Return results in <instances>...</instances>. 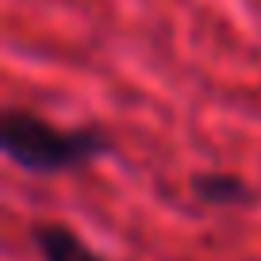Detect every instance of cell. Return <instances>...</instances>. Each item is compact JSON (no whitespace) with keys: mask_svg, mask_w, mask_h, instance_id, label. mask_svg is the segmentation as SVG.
<instances>
[{"mask_svg":"<svg viewBox=\"0 0 261 261\" xmlns=\"http://www.w3.org/2000/svg\"><path fill=\"white\" fill-rule=\"evenodd\" d=\"M0 146L12 165L35 177L89 169L92 162L115 150V139L104 123H54L31 108H4L0 115Z\"/></svg>","mask_w":261,"mask_h":261,"instance_id":"cell-1","label":"cell"},{"mask_svg":"<svg viewBox=\"0 0 261 261\" xmlns=\"http://www.w3.org/2000/svg\"><path fill=\"white\" fill-rule=\"evenodd\" d=\"M27 234H31L39 261H112L62 219H35Z\"/></svg>","mask_w":261,"mask_h":261,"instance_id":"cell-2","label":"cell"},{"mask_svg":"<svg viewBox=\"0 0 261 261\" xmlns=\"http://www.w3.org/2000/svg\"><path fill=\"white\" fill-rule=\"evenodd\" d=\"M188 188H192V200L207 207H253L257 204V188L246 177L227 169H200L188 177Z\"/></svg>","mask_w":261,"mask_h":261,"instance_id":"cell-3","label":"cell"}]
</instances>
